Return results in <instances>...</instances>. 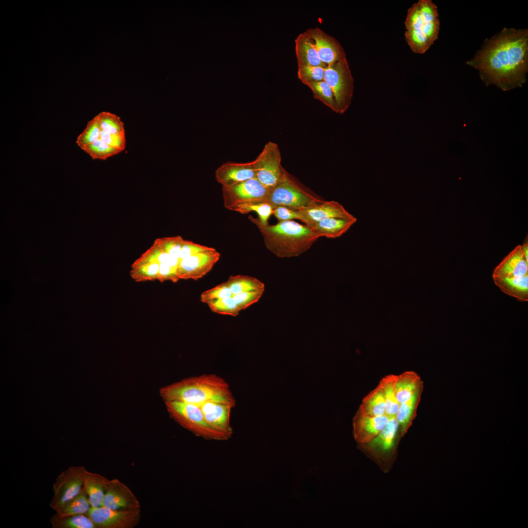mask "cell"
Masks as SVG:
<instances>
[{
  "mask_svg": "<svg viewBox=\"0 0 528 528\" xmlns=\"http://www.w3.org/2000/svg\"><path fill=\"white\" fill-rule=\"evenodd\" d=\"M466 64L486 86L503 91L521 87L528 72V30L504 27L489 39Z\"/></svg>",
  "mask_w": 528,
  "mask_h": 528,
  "instance_id": "cell-1",
  "label": "cell"
},
{
  "mask_svg": "<svg viewBox=\"0 0 528 528\" xmlns=\"http://www.w3.org/2000/svg\"><path fill=\"white\" fill-rule=\"evenodd\" d=\"M160 395L165 401H178L197 405L207 402L236 405L228 383L215 374L190 377L167 385L160 389Z\"/></svg>",
  "mask_w": 528,
  "mask_h": 528,
  "instance_id": "cell-2",
  "label": "cell"
},
{
  "mask_svg": "<svg viewBox=\"0 0 528 528\" xmlns=\"http://www.w3.org/2000/svg\"><path fill=\"white\" fill-rule=\"evenodd\" d=\"M248 218L259 230L266 248L279 258L298 256L320 238L310 227L293 220L264 225L251 215Z\"/></svg>",
  "mask_w": 528,
  "mask_h": 528,
  "instance_id": "cell-3",
  "label": "cell"
},
{
  "mask_svg": "<svg viewBox=\"0 0 528 528\" xmlns=\"http://www.w3.org/2000/svg\"><path fill=\"white\" fill-rule=\"evenodd\" d=\"M405 40L412 51L423 54L438 39L440 29L437 5L431 0H419L407 11L404 22Z\"/></svg>",
  "mask_w": 528,
  "mask_h": 528,
  "instance_id": "cell-4",
  "label": "cell"
},
{
  "mask_svg": "<svg viewBox=\"0 0 528 528\" xmlns=\"http://www.w3.org/2000/svg\"><path fill=\"white\" fill-rule=\"evenodd\" d=\"M165 402L172 418L196 436L207 440L223 441L230 439L207 423L198 405L178 401Z\"/></svg>",
  "mask_w": 528,
  "mask_h": 528,
  "instance_id": "cell-5",
  "label": "cell"
},
{
  "mask_svg": "<svg viewBox=\"0 0 528 528\" xmlns=\"http://www.w3.org/2000/svg\"><path fill=\"white\" fill-rule=\"evenodd\" d=\"M322 201L300 187L285 170L265 201L273 208L282 206L298 211Z\"/></svg>",
  "mask_w": 528,
  "mask_h": 528,
  "instance_id": "cell-6",
  "label": "cell"
},
{
  "mask_svg": "<svg viewBox=\"0 0 528 528\" xmlns=\"http://www.w3.org/2000/svg\"><path fill=\"white\" fill-rule=\"evenodd\" d=\"M324 80L332 90L339 113H344L352 103L354 89V79L346 57L327 66Z\"/></svg>",
  "mask_w": 528,
  "mask_h": 528,
  "instance_id": "cell-7",
  "label": "cell"
},
{
  "mask_svg": "<svg viewBox=\"0 0 528 528\" xmlns=\"http://www.w3.org/2000/svg\"><path fill=\"white\" fill-rule=\"evenodd\" d=\"M281 160L278 145L268 141L252 161L256 178L269 189H272L283 176L285 170L281 165Z\"/></svg>",
  "mask_w": 528,
  "mask_h": 528,
  "instance_id": "cell-8",
  "label": "cell"
},
{
  "mask_svg": "<svg viewBox=\"0 0 528 528\" xmlns=\"http://www.w3.org/2000/svg\"><path fill=\"white\" fill-rule=\"evenodd\" d=\"M270 191L256 178L230 186H222L224 206L231 210L240 205L265 202Z\"/></svg>",
  "mask_w": 528,
  "mask_h": 528,
  "instance_id": "cell-9",
  "label": "cell"
},
{
  "mask_svg": "<svg viewBox=\"0 0 528 528\" xmlns=\"http://www.w3.org/2000/svg\"><path fill=\"white\" fill-rule=\"evenodd\" d=\"M86 469L83 466H71L63 471L53 484V496L50 506L56 511L82 491Z\"/></svg>",
  "mask_w": 528,
  "mask_h": 528,
  "instance_id": "cell-10",
  "label": "cell"
},
{
  "mask_svg": "<svg viewBox=\"0 0 528 528\" xmlns=\"http://www.w3.org/2000/svg\"><path fill=\"white\" fill-rule=\"evenodd\" d=\"M140 507L111 509L103 506L91 507L87 515L97 528H133L140 519Z\"/></svg>",
  "mask_w": 528,
  "mask_h": 528,
  "instance_id": "cell-11",
  "label": "cell"
},
{
  "mask_svg": "<svg viewBox=\"0 0 528 528\" xmlns=\"http://www.w3.org/2000/svg\"><path fill=\"white\" fill-rule=\"evenodd\" d=\"M220 254L216 250L202 253L179 260V279L198 280L207 274L219 260Z\"/></svg>",
  "mask_w": 528,
  "mask_h": 528,
  "instance_id": "cell-12",
  "label": "cell"
},
{
  "mask_svg": "<svg viewBox=\"0 0 528 528\" xmlns=\"http://www.w3.org/2000/svg\"><path fill=\"white\" fill-rule=\"evenodd\" d=\"M298 212L300 215V220L309 227L318 221L329 218L352 219L356 218L347 211L341 204L333 200H322L298 210Z\"/></svg>",
  "mask_w": 528,
  "mask_h": 528,
  "instance_id": "cell-13",
  "label": "cell"
},
{
  "mask_svg": "<svg viewBox=\"0 0 528 528\" xmlns=\"http://www.w3.org/2000/svg\"><path fill=\"white\" fill-rule=\"evenodd\" d=\"M306 31L313 39L319 57L327 66L346 57L340 42L321 28H310Z\"/></svg>",
  "mask_w": 528,
  "mask_h": 528,
  "instance_id": "cell-14",
  "label": "cell"
},
{
  "mask_svg": "<svg viewBox=\"0 0 528 528\" xmlns=\"http://www.w3.org/2000/svg\"><path fill=\"white\" fill-rule=\"evenodd\" d=\"M101 506L114 510L140 507L139 501L134 494L117 479L110 480Z\"/></svg>",
  "mask_w": 528,
  "mask_h": 528,
  "instance_id": "cell-15",
  "label": "cell"
},
{
  "mask_svg": "<svg viewBox=\"0 0 528 528\" xmlns=\"http://www.w3.org/2000/svg\"><path fill=\"white\" fill-rule=\"evenodd\" d=\"M398 435L400 437L398 424L396 418H393L389 419L384 428L371 440L359 445L376 457H384L394 449Z\"/></svg>",
  "mask_w": 528,
  "mask_h": 528,
  "instance_id": "cell-16",
  "label": "cell"
},
{
  "mask_svg": "<svg viewBox=\"0 0 528 528\" xmlns=\"http://www.w3.org/2000/svg\"><path fill=\"white\" fill-rule=\"evenodd\" d=\"M387 415L371 416L359 410L353 418V434L358 444L368 442L384 428L389 420Z\"/></svg>",
  "mask_w": 528,
  "mask_h": 528,
  "instance_id": "cell-17",
  "label": "cell"
},
{
  "mask_svg": "<svg viewBox=\"0 0 528 528\" xmlns=\"http://www.w3.org/2000/svg\"><path fill=\"white\" fill-rule=\"evenodd\" d=\"M198 406L206 421L211 427L231 438L233 430L230 423V416L234 406L223 403L207 402Z\"/></svg>",
  "mask_w": 528,
  "mask_h": 528,
  "instance_id": "cell-18",
  "label": "cell"
},
{
  "mask_svg": "<svg viewBox=\"0 0 528 528\" xmlns=\"http://www.w3.org/2000/svg\"><path fill=\"white\" fill-rule=\"evenodd\" d=\"M215 178L221 186H230L256 178L252 161L225 162L216 170Z\"/></svg>",
  "mask_w": 528,
  "mask_h": 528,
  "instance_id": "cell-19",
  "label": "cell"
},
{
  "mask_svg": "<svg viewBox=\"0 0 528 528\" xmlns=\"http://www.w3.org/2000/svg\"><path fill=\"white\" fill-rule=\"evenodd\" d=\"M528 275V262L521 245H517L495 268L492 278L518 277Z\"/></svg>",
  "mask_w": 528,
  "mask_h": 528,
  "instance_id": "cell-20",
  "label": "cell"
},
{
  "mask_svg": "<svg viewBox=\"0 0 528 528\" xmlns=\"http://www.w3.org/2000/svg\"><path fill=\"white\" fill-rule=\"evenodd\" d=\"M294 41L298 66L327 67L319 57L313 39L306 31L299 34Z\"/></svg>",
  "mask_w": 528,
  "mask_h": 528,
  "instance_id": "cell-21",
  "label": "cell"
},
{
  "mask_svg": "<svg viewBox=\"0 0 528 528\" xmlns=\"http://www.w3.org/2000/svg\"><path fill=\"white\" fill-rule=\"evenodd\" d=\"M357 218H331L314 223L310 228L321 237L335 239L342 236L356 222Z\"/></svg>",
  "mask_w": 528,
  "mask_h": 528,
  "instance_id": "cell-22",
  "label": "cell"
},
{
  "mask_svg": "<svg viewBox=\"0 0 528 528\" xmlns=\"http://www.w3.org/2000/svg\"><path fill=\"white\" fill-rule=\"evenodd\" d=\"M422 386L423 381L415 372L406 371L396 375L394 390L399 404L409 399Z\"/></svg>",
  "mask_w": 528,
  "mask_h": 528,
  "instance_id": "cell-23",
  "label": "cell"
},
{
  "mask_svg": "<svg viewBox=\"0 0 528 528\" xmlns=\"http://www.w3.org/2000/svg\"><path fill=\"white\" fill-rule=\"evenodd\" d=\"M110 481L108 478L99 474L86 470L83 487L87 492L91 507L102 506Z\"/></svg>",
  "mask_w": 528,
  "mask_h": 528,
  "instance_id": "cell-24",
  "label": "cell"
},
{
  "mask_svg": "<svg viewBox=\"0 0 528 528\" xmlns=\"http://www.w3.org/2000/svg\"><path fill=\"white\" fill-rule=\"evenodd\" d=\"M423 389V386L418 389L409 399L399 405L396 418L398 424L399 435L401 437L407 433L416 417Z\"/></svg>",
  "mask_w": 528,
  "mask_h": 528,
  "instance_id": "cell-25",
  "label": "cell"
},
{
  "mask_svg": "<svg viewBox=\"0 0 528 528\" xmlns=\"http://www.w3.org/2000/svg\"><path fill=\"white\" fill-rule=\"evenodd\" d=\"M504 293L521 302L528 301V275L518 277L493 278Z\"/></svg>",
  "mask_w": 528,
  "mask_h": 528,
  "instance_id": "cell-26",
  "label": "cell"
},
{
  "mask_svg": "<svg viewBox=\"0 0 528 528\" xmlns=\"http://www.w3.org/2000/svg\"><path fill=\"white\" fill-rule=\"evenodd\" d=\"M358 410L362 413L371 416L385 415V397L380 381L376 387L364 398Z\"/></svg>",
  "mask_w": 528,
  "mask_h": 528,
  "instance_id": "cell-27",
  "label": "cell"
},
{
  "mask_svg": "<svg viewBox=\"0 0 528 528\" xmlns=\"http://www.w3.org/2000/svg\"><path fill=\"white\" fill-rule=\"evenodd\" d=\"M179 259L164 251L154 242L153 245L144 252L132 264L135 266L146 263H167L171 265L178 266Z\"/></svg>",
  "mask_w": 528,
  "mask_h": 528,
  "instance_id": "cell-28",
  "label": "cell"
},
{
  "mask_svg": "<svg viewBox=\"0 0 528 528\" xmlns=\"http://www.w3.org/2000/svg\"><path fill=\"white\" fill-rule=\"evenodd\" d=\"M91 507L88 494L83 487L79 494L56 510V514L60 517L73 515H87Z\"/></svg>",
  "mask_w": 528,
  "mask_h": 528,
  "instance_id": "cell-29",
  "label": "cell"
},
{
  "mask_svg": "<svg viewBox=\"0 0 528 528\" xmlns=\"http://www.w3.org/2000/svg\"><path fill=\"white\" fill-rule=\"evenodd\" d=\"M226 283L233 295L257 290H264V284L258 279L243 275L231 276Z\"/></svg>",
  "mask_w": 528,
  "mask_h": 528,
  "instance_id": "cell-30",
  "label": "cell"
},
{
  "mask_svg": "<svg viewBox=\"0 0 528 528\" xmlns=\"http://www.w3.org/2000/svg\"><path fill=\"white\" fill-rule=\"evenodd\" d=\"M52 528H97L86 515H73L60 517L56 513L50 519Z\"/></svg>",
  "mask_w": 528,
  "mask_h": 528,
  "instance_id": "cell-31",
  "label": "cell"
},
{
  "mask_svg": "<svg viewBox=\"0 0 528 528\" xmlns=\"http://www.w3.org/2000/svg\"><path fill=\"white\" fill-rule=\"evenodd\" d=\"M396 377V375L389 374L383 377L380 380L385 397V415L389 418H396L400 405L396 398L394 390Z\"/></svg>",
  "mask_w": 528,
  "mask_h": 528,
  "instance_id": "cell-32",
  "label": "cell"
},
{
  "mask_svg": "<svg viewBox=\"0 0 528 528\" xmlns=\"http://www.w3.org/2000/svg\"><path fill=\"white\" fill-rule=\"evenodd\" d=\"M311 90L314 98L319 100L332 111L339 113L334 95L330 87L324 81L307 83Z\"/></svg>",
  "mask_w": 528,
  "mask_h": 528,
  "instance_id": "cell-33",
  "label": "cell"
},
{
  "mask_svg": "<svg viewBox=\"0 0 528 528\" xmlns=\"http://www.w3.org/2000/svg\"><path fill=\"white\" fill-rule=\"evenodd\" d=\"M273 207L267 202H255L236 206L231 211L242 214L254 212L258 216L259 221L262 225H266L268 224V220L273 214Z\"/></svg>",
  "mask_w": 528,
  "mask_h": 528,
  "instance_id": "cell-34",
  "label": "cell"
},
{
  "mask_svg": "<svg viewBox=\"0 0 528 528\" xmlns=\"http://www.w3.org/2000/svg\"><path fill=\"white\" fill-rule=\"evenodd\" d=\"M101 130L113 134H125L124 124L117 115L106 111L97 115Z\"/></svg>",
  "mask_w": 528,
  "mask_h": 528,
  "instance_id": "cell-35",
  "label": "cell"
},
{
  "mask_svg": "<svg viewBox=\"0 0 528 528\" xmlns=\"http://www.w3.org/2000/svg\"><path fill=\"white\" fill-rule=\"evenodd\" d=\"M159 264L146 263L131 266L130 274L135 282L153 281L157 280Z\"/></svg>",
  "mask_w": 528,
  "mask_h": 528,
  "instance_id": "cell-36",
  "label": "cell"
},
{
  "mask_svg": "<svg viewBox=\"0 0 528 528\" xmlns=\"http://www.w3.org/2000/svg\"><path fill=\"white\" fill-rule=\"evenodd\" d=\"M82 150L93 159L101 160H106L122 152L110 146L100 138L83 148Z\"/></svg>",
  "mask_w": 528,
  "mask_h": 528,
  "instance_id": "cell-37",
  "label": "cell"
},
{
  "mask_svg": "<svg viewBox=\"0 0 528 528\" xmlns=\"http://www.w3.org/2000/svg\"><path fill=\"white\" fill-rule=\"evenodd\" d=\"M100 132L101 128L96 115L88 122L84 130L77 137L76 143L82 149L99 139Z\"/></svg>",
  "mask_w": 528,
  "mask_h": 528,
  "instance_id": "cell-38",
  "label": "cell"
},
{
  "mask_svg": "<svg viewBox=\"0 0 528 528\" xmlns=\"http://www.w3.org/2000/svg\"><path fill=\"white\" fill-rule=\"evenodd\" d=\"M207 304L212 311L220 314L236 316L240 311L232 297L211 301Z\"/></svg>",
  "mask_w": 528,
  "mask_h": 528,
  "instance_id": "cell-39",
  "label": "cell"
},
{
  "mask_svg": "<svg viewBox=\"0 0 528 528\" xmlns=\"http://www.w3.org/2000/svg\"><path fill=\"white\" fill-rule=\"evenodd\" d=\"M326 68L309 65L298 66L297 76L304 85L323 81Z\"/></svg>",
  "mask_w": 528,
  "mask_h": 528,
  "instance_id": "cell-40",
  "label": "cell"
},
{
  "mask_svg": "<svg viewBox=\"0 0 528 528\" xmlns=\"http://www.w3.org/2000/svg\"><path fill=\"white\" fill-rule=\"evenodd\" d=\"M184 240L180 236H176L157 238L154 242L164 251L179 259Z\"/></svg>",
  "mask_w": 528,
  "mask_h": 528,
  "instance_id": "cell-41",
  "label": "cell"
},
{
  "mask_svg": "<svg viewBox=\"0 0 528 528\" xmlns=\"http://www.w3.org/2000/svg\"><path fill=\"white\" fill-rule=\"evenodd\" d=\"M233 295L231 290L225 282L203 292L200 295V301L207 304L211 301L232 297Z\"/></svg>",
  "mask_w": 528,
  "mask_h": 528,
  "instance_id": "cell-42",
  "label": "cell"
},
{
  "mask_svg": "<svg viewBox=\"0 0 528 528\" xmlns=\"http://www.w3.org/2000/svg\"><path fill=\"white\" fill-rule=\"evenodd\" d=\"M264 292V290L244 292L233 295L232 297L241 311L257 302L262 297Z\"/></svg>",
  "mask_w": 528,
  "mask_h": 528,
  "instance_id": "cell-43",
  "label": "cell"
},
{
  "mask_svg": "<svg viewBox=\"0 0 528 528\" xmlns=\"http://www.w3.org/2000/svg\"><path fill=\"white\" fill-rule=\"evenodd\" d=\"M216 249L184 240L181 249L179 260L198 254L215 251Z\"/></svg>",
  "mask_w": 528,
  "mask_h": 528,
  "instance_id": "cell-44",
  "label": "cell"
},
{
  "mask_svg": "<svg viewBox=\"0 0 528 528\" xmlns=\"http://www.w3.org/2000/svg\"><path fill=\"white\" fill-rule=\"evenodd\" d=\"M178 267L171 265L167 263L159 264L157 280L160 282L170 281L174 283L179 280L178 277Z\"/></svg>",
  "mask_w": 528,
  "mask_h": 528,
  "instance_id": "cell-45",
  "label": "cell"
},
{
  "mask_svg": "<svg viewBox=\"0 0 528 528\" xmlns=\"http://www.w3.org/2000/svg\"><path fill=\"white\" fill-rule=\"evenodd\" d=\"M100 139L113 148L122 151L125 149V134H113L101 130Z\"/></svg>",
  "mask_w": 528,
  "mask_h": 528,
  "instance_id": "cell-46",
  "label": "cell"
},
{
  "mask_svg": "<svg viewBox=\"0 0 528 528\" xmlns=\"http://www.w3.org/2000/svg\"><path fill=\"white\" fill-rule=\"evenodd\" d=\"M279 220H292L294 219L300 220V215L298 211L293 210L282 206L273 208V214Z\"/></svg>",
  "mask_w": 528,
  "mask_h": 528,
  "instance_id": "cell-47",
  "label": "cell"
},
{
  "mask_svg": "<svg viewBox=\"0 0 528 528\" xmlns=\"http://www.w3.org/2000/svg\"><path fill=\"white\" fill-rule=\"evenodd\" d=\"M522 249L525 258V259L527 262H528V242L524 243L521 245Z\"/></svg>",
  "mask_w": 528,
  "mask_h": 528,
  "instance_id": "cell-48",
  "label": "cell"
}]
</instances>
